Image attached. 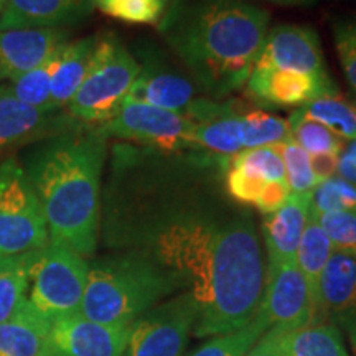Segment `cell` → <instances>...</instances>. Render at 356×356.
I'll list each match as a JSON object with an SVG mask.
<instances>
[{
	"label": "cell",
	"mask_w": 356,
	"mask_h": 356,
	"mask_svg": "<svg viewBox=\"0 0 356 356\" xmlns=\"http://www.w3.org/2000/svg\"><path fill=\"white\" fill-rule=\"evenodd\" d=\"M228 159L113 142L102 181L104 246L144 252L177 275L197 304V338L243 328L264 291L261 233L226 191Z\"/></svg>",
	"instance_id": "obj_1"
},
{
	"label": "cell",
	"mask_w": 356,
	"mask_h": 356,
	"mask_svg": "<svg viewBox=\"0 0 356 356\" xmlns=\"http://www.w3.org/2000/svg\"><path fill=\"white\" fill-rule=\"evenodd\" d=\"M269 22L252 0H170L157 29L195 86L226 99L246 84Z\"/></svg>",
	"instance_id": "obj_2"
},
{
	"label": "cell",
	"mask_w": 356,
	"mask_h": 356,
	"mask_svg": "<svg viewBox=\"0 0 356 356\" xmlns=\"http://www.w3.org/2000/svg\"><path fill=\"white\" fill-rule=\"evenodd\" d=\"M109 140L96 127L78 126L30 145L20 159L37 195L50 241L83 257L96 252Z\"/></svg>",
	"instance_id": "obj_3"
},
{
	"label": "cell",
	"mask_w": 356,
	"mask_h": 356,
	"mask_svg": "<svg viewBox=\"0 0 356 356\" xmlns=\"http://www.w3.org/2000/svg\"><path fill=\"white\" fill-rule=\"evenodd\" d=\"M177 275L139 251H114L89 264L81 315L111 327H131L160 302L184 292Z\"/></svg>",
	"instance_id": "obj_4"
},
{
	"label": "cell",
	"mask_w": 356,
	"mask_h": 356,
	"mask_svg": "<svg viewBox=\"0 0 356 356\" xmlns=\"http://www.w3.org/2000/svg\"><path fill=\"white\" fill-rule=\"evenodd\" d=\"M140 65L113 33H102L95 65L68 104V114L88 127H99L119 113Z\"/></svg>",
	"instance_id": "obj_5"
},
{
	"label": "cell",
	"mask_w": 356,
	"mask_h": 356,
	"mask_svg": "<svg viewBox=\"0 0 356 356\" xmlns=\"http://www.w3.org/2000/svg\"><path fill=\"white\" fill-rule=\"evenodd\" d=\"M88 270L86 257L50 241L35 254L26 302L50 325L81 315Z\"/></svg>",
	"instance_id": "obj_6"
},
{
	"label": "cell",
	"mask_w": 356,
	"mask_h": 356,
	"mask_svg": "<svg viewBox=\"0 0 356 356\" xmlns=\"http://www.w3.org/2000/svg\"><path fill=\"white\" fill-rule=\"evenodd\" d=\"M50 243L47 222L19 155L0 160V257L38 251Z\"/></svg>",
	"instance_id": "obj_7"
},
{
	"label": "cell",
	"mask_w": 356,
	"mask_h": 356,
	"mask_svg": "<svg viewBox=\"0 0 356 356\" xmlns=\"http://www.w3.org/2000/svg\"><path fill=\"white\" fill-rule=\"evenodd\" d=\"M96 129L114 142L152 147L165 152L198 150L195 145V122L185 114L132 99L124 101L119 113Z\"/></svg>",
	"instance_id": "obj_8"
},
{
	"label": "cell",
	"mask_w": 356,
	"mask_h": 356,
	"mask_svg": "<svg viewBox=\"0 0 356 356\" xmlns=\"http://www.w3.org/2000/svg\"><path fill=\"white\" fill-rule=\"evenodd\" d=\"M197 315L188 291L160 302L131 325L122 356H185Z\"/></svg>",
	"instance_id": "obj_9"
},
{
	"label": "cell",
	"mask_w": 356,
	"mask_h": 356,
	"mask_svg": "<svg viewBox=\"0 0 356 356\" xmlns=\"http://www.w3.org/2000/svg\"><path fill=\"white\" fill-rule=\"evenodd\" d=\"M267 327L291 332L318 322L317 297L296 262L267 264L264 291L256 312Z\"/></svg>",
	"instance_id": "obj_10"
},
{
	"label": "cell",
	"mask_w": 356,
	"mask_h": 356,
	"mask_svg": "<svg viewBox=\"0 0 356 356\" xmlns=\"http://www.w3.org/2000/svg\"><path fill=\"white\" fill-rule=\"evenodd\" d=\"M83 126L66 109H38L25 104L0 84V160L15 150Z\"/></svg>",
	"instance_id": "obj_11"
},
{
	"label": "cell",
	"mask_w": 356,
	"mask_h": 356,
	"mask_svg": "<svg viewBox=\"0 0 356 356\" xmlns=\"http://www.w3.org/2000/svg\"><path fill=\"white\" fill-rule=\"evenodd\" d=\"M244 92L249 101L262 108H305L323 96L338 95L332 78H320L299 71L252 68Z\"/></svg>",
	"instance_id": "obj_12"
},
{
	"label": "cell",
	"mask_w": 356,
	"mask_h": 356,
	"mask_svg": "<svg viewBox=\"0 0 356 356\" xmlns=\"http://www.w3.org/2000/svg\"><path fill=\"white\" fill-rule=\"evenodd\" d=\"M254 68L299 71L330 78L318 35L304 25L280 24L267 30Z\"/></svg>",
	"instance_id": "obj_13"
},
{
	"label": "cell",
	"mask_w": 356,
	"mask_h": 356,
	"mask_svg": "<svg viewBox=\"0 0 356 356\" xmlns=\"http://www.w3.org/2000/svg\"><path fill=\"white\" fill-rule=\"evenodd\" d=\"M139 65V76L134 81L127 99L185 114L191 102L197 99L195 83L175 70L155 48L147 47Z\"/></svg>",
	"instance_id": "obj_14"
},
{
	"label": "cell",
	"mask_w": 356,
	"mask_h": 356,
	"mask_svg": "<svg viewBox=\"0 0 356 356\" xmlns=\"http://www.w3.org/2000/svg\"><path fill=\"white\" fill-rule=\"evenodd\" d=\"M131 327H111L76 315L53 323L40 356H122Z\"/></svg>",
	"instance_id": "obj_15"
},
{
	"label": "cell",
	"mask_w": 356,
	"mask_h": 356,
	"mask_svg": "<svg viewBox=\"0 0 356 356\" xmlns=\"http://www.w3.org/2000/svg\"><path fill=\"white\" fill-rule=\"evenodd\" d=\"M317 299L320 320L335 325L356 353V257L333 251Z\"/></svg>",
	"instance_id": "obj_16"
},
{
	"label": "cell",
	"mask_w": 356,
	"mask_h": 356,
	"mask_svg": "<svg viewBox=\"0 0 356 356\" xmlns=\"http://www.w3.org/2000/svg\"><path fill=\"white\" fill-rule=\"evenodd\" d=\"M68 42L63 29L0 30V81H13Z\"/></svg>",
	"instance_id": "obj_17"
},
{
	"label": "cell",
	"mask_w": 356,
	"mask_h": 356,
	"mask_svg": "<svg viewBox=\"0 0 356 356\" xmlns=\"http://www.w3.org/2000/svg\"><path fill=\"white\" fill-rule=\"evenodd\" d=\"M310 216V195H292L270 215L262 216L261 239L266 264L296 262L302 234Z\"/></svg>",
	"instance_id": "obj_18"
},
{
	"label": "cell",
	"mask_w": 356,
	"mask_h": 356,
	"mask_svg": "<svg viewBox=\"0 0 356 356\" xmlns=\"http://www.w3.org/2000/svg\"><path fill=\"white\" fill-rule=\"evenodd\" d=\"M95 8V0H6L0 12V30H65L83 22Z\"/></svg>",
	"instance_id": "obj_19"
},
{
	"label": "cell",
	"mask_w": 356,
	"mask_h": 356,
	"mask_svg": "<svg viewBox=\"0 0 356 356\" xmlns=\"http://www.w3.org/2000/svg\"><path fill=\"white\" fill-rule=\"evenodd\" d=\"M101 35H91L66 42L60 50V60L51 81V106L66 109L95 65Z\"/></svg>",
	"instance_id": "obj_20"
},
{
	"label": "cell",
	"mask_w": 356,
	"mask_h": 356,
	"mask_svg": "<svg viewBox=\"0 0 356 356\" xmlns=\"http://www.w3.org/2000/svg\"><path fill=\"white\" fill-rule=\"evenodd\" d=\"M51 325L29 302L0 323V356H40Z\"/></svg>",
	"instance_id": "obj_21"
},
{
	"label": "cell",
	"mask_w": 356,
	"mask_h": 356,
	"mask_svg": "<svg viewBox=\"0 0 356 356\" xmlns=\"http://www.w3.org/2000/svg\"><path fill=\"white\" fill-rule=\"evenodd\" d=\"M279 343L284 356H350L343 333L322 320L297 330H279Z\"/></svg>",
	"instance_id": "obj_22"
},
{
	"label": "cell",
	"mask_w": 356,
	"mask_h": 356,
	"mask_svg": "<svg viewBox=\"0 0 356 356\" xmlns=\"http://www.w3.org/2000/svg\"><path fill=\"white\" fill-rule=\"evenodd\" d=\"M35 254L37 251L0 257V323L12 318L25 304Z\"/></svg>",
	"instance_id": "obj_23"
},
{
	"label": "cell",
	"mask_w": 356,
	"mask_h": 356,
	"mask_svg": "<svg viewBox=\"0 0 356 356\" xmlns=\"http://www.w3.org/2000/svg\"><path fill=\"white\" fill-rule=\"evenodd\" d=\"M333 254V246L328 239L320 222L315 216H309L307 226L302 234L299 249L296 254V264L299 270L304 274V277L309 282V286L315 297H318V282L322 277L325 267ZM318 304V299H317Z\"/></svg>",
	"instance_id": "obj_24"
},
{
	"label": "cell",
	"mask_w": 356,
	"mask_h": 356,
	"mask_svg": "<svg viewBox=\"0 0 356 356\" xmlns=\"http://www.w3.org/2000/svg\"><path fill=\"white\" fill-rule=\"evenodd\" d=\"M61 47L55 53H51L42 65L35 66L33 70L25 73L24 76L13 79V81L7 84V88L13 92V96L19 97L25 104L33 106V108L55 109L51 106V81L58 66V60H60Z\"/></svg>",
	"instance_id": "obj_25"
},
{
	"label": "cell",
	"mask_w": 356,
	"mask_h": 356,
	"mask_svg": "<svg viewBox=\"0 0 356 356\" xmlns=\"http://www.w3.org/2000/svg\"><path fill=\"white\" fill-rule=\"evenodd\" d=\"M312 119L330 129L341 140L356 139V101L338 95L323 96L302 108Z\"/></svg>",
	"instance_id": "obj_26"
},
{
	"label": "cell",
	"mask_w": 356,
	"mask_h": 356,
	"mask_svg": "<svg viewBox=\"0 0 356 356\" xmlns=\"http://www.w3.org/2000/svg\"><path fill=\"white\" fill-rule=\"evenodd\" d=\"M286 121L291 140L299 144L309 155L340 154L345 140H341L323 124L312 119L302 108L293 111Z\"/></svg>",
	"instance_id": "obj_27"
},
{
	"label": "cell",
	"mask_w": 356,
	"mask_h": 356,
	"mask_svg": "<svg viewBox=\"0 0 356 356\" xmlns=\"http://www.w3.org/2000/svg\"><path fill=\"white\" fill-rule=\"evenodd\" d=\"M267 330L269 327L264 318L256 314L254 318L239 330L210 337V340L190 356H243Z\"/></svg>",
	"instance_id": "obj_28"
},
{
	"label": "cell",
	"mask_w": 356,
	"mask_h": 356,
	"mask_svg": "<svg viewBox=\"0 0 356 356\" xmlns=\"http://www.w3.org/2000/svg\"><path fill=\"white\" fill-rule=\"evenodd\" d=\"M291 139L286 119L262 109H249L244 114V150L280 145Z\"/></svg>",
	"instance_id": "obj_29"
},
{
	"label": "cell",
	"mask_w": 356,
	"mask_h": 356,
	"mask_svg": "<svg viewBox=\"0 0 356 356\" xmlns=\"http://www.w3.org/2000/svg\"><path fill=\"white\" fill-rule=\"evenodd\" d=\"M356 210V185L341 177L318 181L310 191V215L318 216L332 211Z\"/></svg>",
	"instance_id": "obj_30"
},
{
	"label": "cell",
	"mask_w": 356,
	"mask_h": 356,
	"mask_svg": "<svg viewBox=\"0 0 356 356\" xmlns=\"http://www.w3.org/2000/svg\"><path fill=\"white\" fill-rule=\"evenodd\" d=\"M229 165L262 178L264 181H286L280 145L248 149L229 157Z\"/></svg>",
	"instance_id": "obj_31"
},
{
	"label": "cell",
	"mask_w": 356,
	"mask_h": 356,
	"mask_svg": "<svg viewBox=\"0 0 356 356\" xmlns=\"http://www.w3.org/2000/svg\"><path fill=\"white\" fill-rule=\"evenodd\" d=\"M170 0H96L102 13L126 24H159Z\"/></svg>",
	"instance_id": "obj_32"
},
{
	"label": "cell",
	"mask_w": 356,
	"mask_h": 356,
	"mask_svg": "<svg viewBox=\"0 0 356 356\" xmlns=\"http://www.w3.org/2000/svg\"><path fill=\"white\" fill-rule=\"evenodd\" d=\"M280 154L286 168V184L291 193L310 195V191L317 185L310 167V155L291 139L280 144Z\"/></svg>",
	"instance_id": "obj_33"
},
{
	"label": "cell",
	"mask_w": 356,
	"mask_h": 356,
	"mask_svg": "<svg viewBox=\"0 0 356 356\" xmlns=\"http://www.w3.org/2000/svg\"><path fill=\"white\" fill-rule=\"evenodd\" d=\"M315 218L330 239L333 251L356 257V210L323 213Z\"/></svg>",
	"instance_id": "obj_34"
},
{
	"label": "cell",
	"mask_w": 356,
	"mask_h": 356,
	"mask_svg": "<svg viewBox=\"0 0 356 356\" xmlns=\"http://www.w3.org/2000/svg\"><path fill=\"white\" fill-rule=\"evenodd\" d=\"M332 32L346 83L356 96V17L333 22Z\"/></svg>",
	"instance_id": "obj_35"
},
{
	"label": "cell",
	"mask_w": 356,
	"mask_h": 356,
	"mask_svg": "<svg viewBox=\"0 0 356 356\" xmlns=\"http://www.w3.org/2000/svg\"><path fill=\"white\" fill-rule=\"evenodd\" d=\"M264 184L266 181L262 180V178L239 170V168L231 167L228 159V167H226L225 172V186L228 195L236 203L249 208L254 207L256 200L259 197Z\"/></svg>",
	"instance_id": "obj_36"
},
{
	"label": "cell",
	"mask_w": 356,
	"mask_h": 356,
	"mask_svg": "<svg viewBox=\"0 0 356 356\" xmlns=\"http://www.w3.org/2000/svg\"><path fill=\"white\" fill-rule=\"evenodd\" d=\"M289 197H291V190L286 181H266L254 207L262 216H267L277 211Z\"/></svg>",
	"instance_id": "obj_37"
},
{
	"label": "cell",
	"mask_w": 356,
	"mask_h": 356,
	"mask_svg": "<svg viewBox=\"0 0 356 356\" xmlns=\"http://www.w3.org/2000/svg\"><path fill=\"white\" fill-rule=\"evenodd\" d=\"M337 175L356 185V139L345 140L338 154Z\"/></svg>",
	"instance_id": "obj_38"
},
{
	"label": "cell",
	"mask_w": 356,
	"mask_h": 356,
	"mask_svg": "<svg viewBox=\"0 0 356 356\" xmlns=\"http://www.w3.org/2000/svg\"><path fill=\"white\" fill-rule=\"evenodd\" d=\"M243 356H284L279 343V330L269 328Z\"/></svg>",
	"instance_id": "obj_39"
},
{
	"label": "cell",
	"mask_w": 356,
	"mask_h": 356,
	"mask_svg": "<svg viewBox=\"0 0 356 356\" xmlns=\"http://www.w3.org/2000/svg\"><path fill=\"white\" fill-rule=\"evenodd\" d=\"M337 163H338V155L337 154H318V155H310V167L314 172L315 180L323 181L328 178L337 175Z\"/></svg>",
	"instance_id": "obj_40"
},
{
	"label": "cell",
	"mask_w": 356,
	"mask_h": 356,
	"mask_svg": "<svg viewBox=\"0 0 356 356\" xmlns=\"http://www.w3.org/2000/svg\"><path fill=\"white\" fill-rule=\"evenodd\" d=\"M254 2V0H252ZM261 2L275 3V6H300L299 0H261Z\"/></svg>",
	"instance_id": "obj_41"
},
{
	"label": "cell",
	"mask_w": 356,
	"mask_h": 356,
	"mask_svg": "<svg viewBox=\"0 0 356 356\" xmlns=\"http://www.w3.org/2000/svg\"><path fill=\"white\" fill-rule=\"evenodd\" d=\"M300 6H310V3H314L315 0H299Z\"/></svg>",
	"instance_id": "obj_42"
},
{
	"label": "cell",
	"mask_w": 356,
	"mask_h": 356,
	"mask_svg": "<svg viewBox=\"0 0 356 356\" xmlns=\"http://www.w3.org/2000/svg\"><path fill=\"white\" fill-rule=\"evenodd\" d=\"M3 2H6V0H0V12H2V7H3Z\"/></svg>",
	"instance_id": "obj_43"
},
{
	"label": "cell",
	"mask_w": 356,
	"mask_h": 356,
	"mask_svg": "<svg viewBox=\"0 0 356 356\" xmlns=\"http://www.w3.org/2000/svg\"><path fill=\"white\" fill-rule=\"evenodd\" d=\"M95 2H96V0H95Z\"/></svg>",
	"instance_id": "obj_44"
}]
</instances>
